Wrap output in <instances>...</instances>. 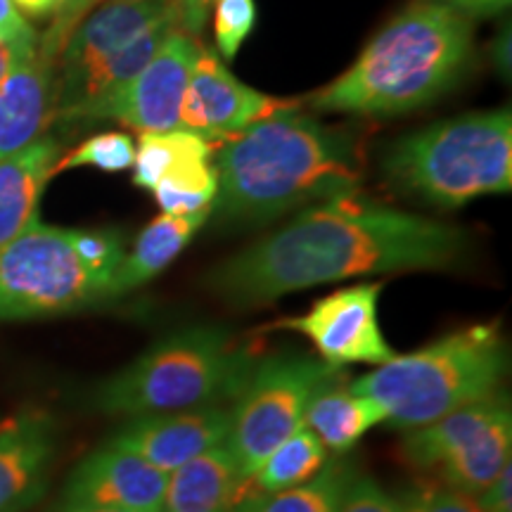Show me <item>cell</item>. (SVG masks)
<instances>
[{
  "label": "cell",
  "instance_id": "obj_23",
  "mask_svg": "<svg viewBox=\"0 0 512 512\" xmlns=\"http://www.w3.org/2000/svg\"><path fill=\"white\" fill-rule=\"evenodd\" d=\"M328 463V448L306 425H299L290 437L273 448L271 456L256 470L261 494H278L309 482Z\"/></svg>",
  "mask_w": 512,
  "mask_h": 512
},
{
  "label": "cell",
  "instance_id": "obj_39",
  "mask_svg": "<svg viewBox=\"0 0 512 512\" xmlns=\"http://www.w3.org/2000/svg\"><path fill=\"white\" fill-rule=\"evenodd\" d=\"M57 512H133V510H112V508H74V505H62Z\"/></svg>",
  "mask_w": 512,
  "mask_h": 512
},
{
  "label": "cell",
  "instance_id": "obj_7",
  "mask_svg": "<svg viewBox=\"0 0 512 512\" xmlns=\"http://www.w3.org/2000/svg\"><path fill=\"white\" fill-rule=\"evenodd\" d=\"M107 299V287L76 254L72 230L36 219L0 247V320L60 316Z\"/></svg>",
  "mask_w": 512,
  "mask_h": 512
},
{
  "label": "cell",
  "instance_id": "obj_31",
  "mask_svg": "<svg viewBox=\"0 0 512 512\" xmlns=\"http://www.w3.org/2000/svg\"><path fill=\"white\" fill-rule=\"evenodd\" d=\"M100 3L102 0H57L53 12V27L48 29L43 41L38 43V53L46 55L48 60L57 62V57H60L64 43L69 41L72 31L79 27L81 19Z\"/></svg>",
  "mask_w": 512,
  "mask_h": 512
},
{
  "label": "cell",
  "instance_id": "obj_16",
  "mask_svg": "<svg viewBox=\"0 0 512 512\" xmlns=\"http://www.w3.org/2000/svg\"><path fill=\"white\" fill-rule=\"evenodd\" d=\"M57 451L53 415L24 408L0 425V512H24L46 491Z\"/></svg>",
  "mask_w": 512,
  "mask_h": 512
},
{
  "label": "cell",
  "instance_id": "obj_21",
  "mask_svg": "<svg viewBox=\"0 0 512 512\" xmlns=\"http://www.w3.org/2000/svg\"><path fill=\"white\" fill-rule=\"evenodd\" d=\"M380 422H384L380 403L342 387L339 380L320 389L304 415V425L337 456L351 451L363 434Z\"/></svg>",
  "mask_w": 512,
  "mask_h": 512
},
{
  "label": "cell",
  "instance_id": "obj_33",
  "mask_svg": "<svg viewBox=\"0 0 512 512\" xmlns=\"http://www.w3.org/2000/svg\"><path fill=\"white\" fill-rule=\"evenodd\" d=\"M484 512H512V467L505 465L494 482L477 496Z\"/></svg>",
  "mask_w": 512,
  "mask_h": 512
},
{
  "label": "cell",
  "instance_id": "obj_14",
  "mask_svg": "<svg viewBox=\"0 0 512 512\" xmlns=\"http://www.w3.org/2000/svg\"><path fill=\"white\" fill-rule=\"evenodd\" d=\"M230 422H233V413L228 403L138 415V418H128L110 441L171 475L192 458L223 444L230 434Z\"/></svg>",
  "mask_w": 512,
  "mask_h": 512
},
{
  "label": "cell",
  "instance_id": "obj_20",
  "mask_svg": "<svg viewBox=\"0 0 512 512\" xmlns=\"http://www.w3.org/2000/svg\"><path fill=\"white\" fill-rule=\"evenodd\" d=\"M209 216L211 211H197V214L185 216L159 214L155 221H150V226H145L143 233L138 235L131 252L124 254V261L114 275L112 299L138 290L164 268H169L171 261L188 247V242L195 238V233L207 223Z\"/></svg>",
  "mask_w": 512,
  "mask_h": 512
},
{
  "label": "cell",
  "instance_id": "obj_22",
  "mask_svg": "<svg viewBox=\"0 0 512 512\" xmlns=\"http://www.w3.org/2000/svg\"><path fill=\"white\" fill-rule=\"evenodd\" d=\"M354 475V465L344 456L328 458L320 472L309 482L278 494H261L247 498L233 512H337L344 486Z\"/></svg>",
  "mask_w": 512,
  "mask_h": 512
},
{
  "label": "cell",
  "instance_id": "obj_6",
  "mask_svg": "<svg viewBox=\"0 0 512 512\" xmlns=\"http://www.w3.org/2000/svg\"><path fill=\"white\" fill-rule=\"evenodd\" d=\"M382 171L403 195L439 209L510 192L512 114L475 112L420 128L392 145Z\"/></svg>",
  "mask_w": 512,
  "mask_h": 512
},
{
  "label": "cell",
  "instance_id": "obj_12",
  "mask_svg": "<svg viewBox=\"0 0 512 512\" xmlns=\"http://www.w3.org/2000/svg\"><path fill=\"white\" fill-rule=\"evenodd\" d=\"M297 107H302V100L271 98L238 81L219 57L202 48L185 88L181 131H190L216 145L256 121Z\"/></svg>",
  "mask_w": 512,
  "mask_h": 512
},
{
  "label": "cell",
  "instance_id": "obj_4",
  "mask_svg": "<svg viewBox=\"0 0 512 512\" xmlns=\"http://www.w3.org/2000/svg\"><path fill=\"white\" fill-rule=\"evenodd\" d=\"M256 358L216 325H192L157 339L136 361L102 380L91 403L124 418L221 406L238 399Z\"/></svg>",
  "mask_w": 512,
  "mask_h": 512
},
{
  "label": "cell",
  "instance_id": "obj_3",
  "mask_svg": "<svg viewBox=\"0 0 512 512\" xmlns=\"http://www.w3.org/2000/svg\"><path fill=\"white\" fill-rule=\"evenodd\" d=\"M475 46L472 19L439 0H413L342 76L306 102L316 112L396 117L430 105L463 76Z\"/></svg>",
  "mask_w": 512,
  "mask_h": 512
},
{
  "label": "cell",
  "instance_id": "obj_29",
  "mask_svg": "<svg viewBox=\"0 0 512 512\" xmlns=\"http://www.w3.org/2000/svg\"><path fill=\"white\" fill-rule=\"evenodd\" d=\"M401 498V512H484L477 496L451 486H418Z\"/></svg>",
  "mask_w": 512,
  "mask_h": 512
},
{
  "label": "cell",
  "instance_id": "obj_1",
  "mask_svg": "<svg viewBox=\"0 0 512 512\" xmlns=\"http://www.w3.org/2000/svg\"><path fill=\"white\" fill-rule=\"evenodd\" d=\"M467 249L456 226L389 209L358 192L304 209L285 228L254 242L207 275L233 309H254L306 287L399 271H439Z\"/></svg>",
  "mask_w": 512,
  "mask_h": 512
},
{
  "label": "cell",
  "instance_id": "obj_36",
  "mask_svg": "<svg viewBox=\"0 0 512 512\" xmlns=\"http://www.w3.org/2000/svg\"><path fill=\"white\" fill-rule=\"evenodd\" d=\"M38 50V38H19V41H0V81L10 74L19 60L34 55Z\"/></svg>",
  "mask_w": 512,
  "mask_h": 512
},
{
  "label": "cell",
  "instance_id": "obj_9",
  "mask_svg": "<svg viewBox=\"0 0 512 512\" xmlns=\"http://www.w3.org/2000/svg\"><path fill=\"white\" fill-rule=\"evenodd\" d=\"M401 456L420 470H437L451 489L479 496L512 463L508 396L496 392L437 422L408 430Z\"/></svg>",
  "mask_w": 512,
  "mask_h": 512
},
{
  "label": "cell",
  "instance_id": "obj_8",
  "mask_svg": "<svg viewBox=\"0 0 512 512\" xmlns=\"http://www.w3.org/2000/svg\"><path fill=\"white\" fill-rule=\"evenodd\" d=\"M335 380L339 368L302 354H278L254 363L230 406L233 422L226 439L242 477H254L273 448L304 425L313 396Z\"/></svg>",
  "mask_w": 512,
  "mask_h": 512
},
{
  "label": "cell",
  "instance_id": "obj_19",
  "mask_svg": "<svg viewBox=\"0 0 512 512\" xmlns=\"http://www.w3.org/2000/svg\"><path fill=\"white\" fill-rule=\"evenodd\" d=\"M242 479L238 460L223 441L171 472L159 512H233Z\"/></svg>",
  "mask_w": 512,
  "mask_h": 512
},
{
  "label": "cell",
  "instance_id": "obj_34",
  "mask_svg": "<svg viewBox=\"0 0 512 512\" xmlns=\"http://www.w3.org/2000/svg\"><path fill=\"white\" fill-rule=\"evenodd\" d=\"M19 38H38L22 12L12 0H0V41H19Z\"/></svg>",
  "mask_w": 512,
  "mask_h": 512
},
{
  "label": "cell",
  "instance_id": "obj_28",
  "mask_svg": "<svg viewBox=\"0 0 512 512\" xmlns=\"http://www.w3.org/2000/svg\"><path fill=\"white\" fill-rule=\"evenodd\" d=\"M214 36L223 60H233L256 24L254 0H216Z\"/></svg>",
  "mask_w": 512,
  "mask_h": 512
},
{
  "label": "cell",
  "instance_id": "obj_10",
  "mask_svg": "<svg viewBox=\"0 0 512 512\" xmlns=\"http://www.w3.org/2000/svg\"><path fill=\"white\" fill-rule=\"evenodd\" d=\"M382 283L344 287L318 299L304 316L283 318L268 330H292L309 337L320 361L330 366L370 363L382 366L396 356L377 320Z\"/></svg>",
  "mask_w": 512,
  "mask_h": 512
},
{
  "label": "cell",
  "instance_id": "obj_17",
  "mask_svg": "<svg viewBox=\"0 0 512 512\" xmlns=\"http://www.w3.org/2000/svg\"><path fill=\"white\" fill-rule=\"evenodd\" d=\"M55 114V62L36 50L0 81V159L43 136Z\"/></svg>",
  "mask_w": 512,
  "mask_h": 512
},
{
  "label": "cell",
  "instance_id": "obj_30",
  "mask_svg": "<svg viewBox=\"0 0 512 512\" xmlns=\"http://www.w3.org/2000/svg\"><path fill=\"white\" fill-rule=\"evenodd\" d=\"M337 512H401V498L370 475H351Z\"/></svg>",
  "mask_w": 512,
  "mask_h": 512
},
{
  "label": "cell",
  "instance_id": "obj_35",
  "mask_svg": "<svg viewBox=\"0 0 512 512\" xmlns=\"http://www.w3.org/2000/svg\"><path fill=\"white\" fill-rule=\"evenodd\" d=\"M439 3L448 5V8L460 12V15H465L467 19L494 17L510 8V0H439Z\"/></svg>",
  "mask_w": 512,
  "mask_h": 512
},
{
  "label": "cell",
  "instance_id": "obj_2",
  "mask_svg": "<svg viewBox=\"0 0 512 512\" xmlns=\"http://www.w3.org/2000/svg\"><path fill=\"white\" fill-rule=\"evenodd\" d=\"M211 214L221 226H254L337 195L358 192L363 140L297 110L278 112L214 147Z\"/></svg>",
  "mask_w": 512,
  "mask_h": 512
},
{
  "label": "cell",
  "instance_id": "obj_38",
  "mask_svg": "<svg viewBox=\"0 0 512 512\" xmlns=\"http://www.w3.org/2000/svg\"><path fill=\"white\" fill-rule=\"evenodd\" d=\"M494 60H496L498 72H501L505 79H508V76H510V29H505L496 36Z\"/></svg>",
  "mask_w": 512,
  "mask_h": 512
},
{
  "label": "cell",
  "instance_id": "obj_13",
  "mask_svg": "<svg viewBox=\"0 0 512 512\" xmlns=\"http://www.w3.org/2000/svg\"><path fill=\"white\" fill-rule=\"evenodd\" d=\"M169 475L128 448L107 441L86 456L64 484L62 505L133 512L162 510Z\"/></svg>",
  "mask_w": 512,
  "mask_h": 512
},
{
  "label": "cell",
  "instance_id": "obj_11",
  "mask_svg": "<svg viewBox=\"0 0 512 512\" xmlns=\"http://www.w3.org/2000/svg\"><path fill=\"white\" fill-rule=\"evenodd\" d=\"M200 46L181 29H171L164 43L117 95L102 102L88 119H114L138 133H164L181 128V107Z\"/></svg>",
  "mask_w": 512,
  "mask_h": 512
},
{
  "label": "cell",
  "instance_id": "obj_25",
  "mask_svg": "<svg viewBox=\"0 0 512 512\" xmlns=\"http://www.w3.org/2000/svg\"><path fill=\"white\" fill-rule=\"evenodd\" d=\"M216 188V169L211 159H195L166 174L157 183L155 200L162 207V214L185 216L197 211H211Z\"/></svg>",
  "mask_w": 512,
  "mask_h": 512
},
{
  "label": "cell",
  "instance_id": "obj_24",
  "mask_svg": "<svg viewBox=\"0 0 512 512\" xmlns=\"http://www.w3.org/2000/svg\"><path fill=\"white\" fill-rule=\"evenodd\" d=\"M214 143L204 140L190 131H164V133H140V143L133 159V183L143 190H155L157 183L178 166L195 162V159H211Z\"/></svg>",
  "mask_w": 512,
  "mask_h": 512
},
{
  "label": "cell",
  "instance_id": "obj_37",
  "mask_svg": "<svg viewBox=\"0 0 512 512\" xmlns=\"http://www.w3.org/2000/svg\"><path fill=\"white\" fill-rule=\"evenodd\" d=\"M12 3H15V8L22 12V15L43 19L53 15L57 0H12Z\"/></svg>",
  "mask_w": 512,
  "mask_h": 512
},
{
  "label": "cell",
  "instance_id": "obj_18",
  "mask_svg": "<svg viewBox=\"0 0 512 512\" xmlns=\"http://www.w3.org/2000/svg\"><path fill=\"white\" fill-rule=\"evenodd\" d=\"M60 143L41 136L34 143L0 159V247L22 235L38 219V200L53 178Z\"/></svg>",
  "mask_w": 512,
  "mask_h": 512
},
{
  "label": "cell",
  "instance_id": "obj_27",
  "mask_svg": "<svg viewBox=\"0 0 512 512\" xmlns=\"http://www.w3.org/2000/svg\"><path fill=\"white\" fill-rule=\"evenodd\" d=\"M76 254L95 278L107 287L112 299V283L121 261H124V240L117 230H72Z\"/></svg>",
  "mask_w": 512,
  "mask_h": 512
},
{
  "label": "cell",
  "instance_id": "obj_5",
  "mask_svg": "<svg viewBox=\"0 0 512 512\" xmlns=\"http://www.w3.org/2000/svg\"><path fill=\"white\" fill-rule=\"evenodd\" d=\"M508 368L498 325H470L394 356L351 384L356 394L380 403L384 422L396 430H418L448 413L496 394Z\"/></svg>",
  "mask_w": 512,
  "mask_h": 512
},
{
  "label": "cell",
  "instance_id": "obj_32",
  "mask_svg": "<svg viewBox=\"0 0 512 512\" xmlns=\"http://www.w3.org/2000/svg\"><path fill=\"white\" fill-rule=\"evenodd\" d=\"M216 0H171V8H174V17L178 29L185 34L197 38L202 34L204 24L211 17Z\"/></svg>",
  "mask_w": 512,
  "mask_h": 512
},
{
  "label": "cell",
  "instance_id": "obj_26",
  "mask_svg": "<svg viewBox=\"0 0 512 512\" xmlns=\"http://www.w3.org/2000/svg\"><path fill=\"white\" fill-rule=\"evenodd\" d=\"M133 159H136V145H133L131 136L121 131L100 133V136L83 140L67 157L57 159L53 176L67 169H81V166H95L107 174H117V171L131 169Z\"/></svg>",
  "mask_w": 512,
  "mask_h": 512
},
{
  "label": "cell",
  "instance_id": "obj_15",
  "mask_svg": "<svg viewBox=\"0 0 512 512\" xmlns=\"http://www.w3.org/2000/svg\"><path fill=\"white\" fill-rule=\"evenodd\" d=\"M166 22H176L171 0H102L64 43L57 57L62 74L55 79V93L74 86L133 38Z\"/></svg>",
  "mask_w": 512,
  "mask_h": 512
}]
</instances>
